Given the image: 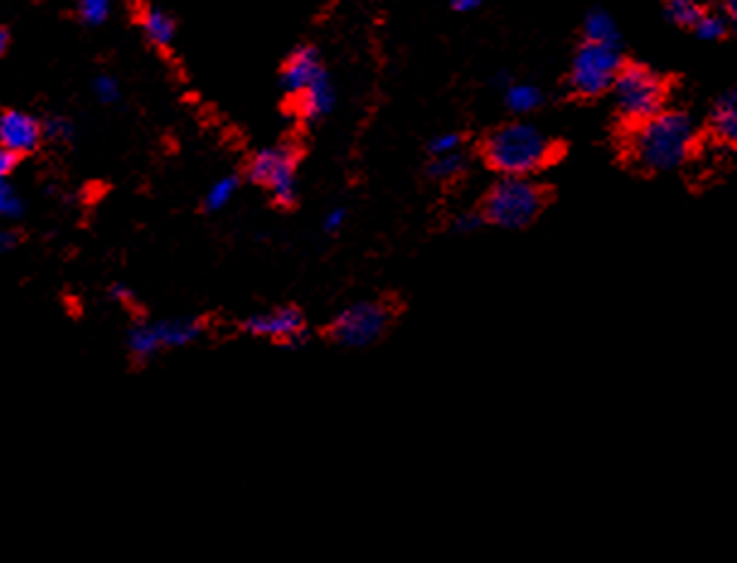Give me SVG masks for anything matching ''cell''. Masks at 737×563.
I'll return each instance as SVG.
<instances>
[{"mask_svg": "<svg viewBox=\"0 0 737 563\" xmlns=\"http://www.w3.org/2000/svg\"><path fill=\"white\" fill-rule=\"evenodd\" d=\"M467 171V159H463V153H449V156H435L433 163L427 168V175L433 180H439V183H449V180L463 175Z\"/></svg>", "mask_w": 737, "mask_h": 563, "instance_id": "ac0fdd59", "label": "cell"}, {"mask_svg": "<svg viewBox=\"0 0 737 563\" xmlns=\"http://www.w3.org/2000/svg\"><path fill=\"white\" fill-rule=\"evenodd\" d=\"M247 177L265 187L277 207H291L299 193V153L293 146L281 143L257 151L247 163Z\"/></svg>", "mask_w": 737, "mask_h": 563, "instance_id": "8992f818", "label": "cell"}, {"mask_svg": "<svg viewBox=\"0 0 737 563\" xmlns=\"http://www.w3.org/2000/svg\"><path fill=\"white\" fill-rule=\"evenodd\" d=\"M505 105L515 112V115H531L543 103V95L537 85L531 83H509L505 90Z\"/></svg>", "mask_w": 737, "mask_h": 563, "instance_id": "2e32d148", "label": "cell"}, {"mask_svg": "<svg viewBox=\"0 0 737 563\" xmlns=\"http://www.w3.org/2000/svg\"><path fill=\"white\" fill-rule=\"evenodd\" d=\"M93 93L100 100L102 105H115L119 95H122V88L117 83V78L112 76H97L93 81Z\"/></svg>", "mask_w": 737, "mask_h": 563, "instance_id": "d4e9b609", "label": "cell"}, {"mask_svg": "<svg viewBox=\"0 0 737 563\" xmlns=\"http://www.w3.org/2000/svg\"><path fill=\"white\" fill-rule=\"evenodd\" d=\"M141 30L153 47L168 49L175 42V20L163 8H146L141 15Z\"/></svg>", "mask_w": 737, "mask_h": 563, "instance_id": "4fadbf2b", "label": "cell"}, {"mask_svg": "<svg viewBox=\"0 0 737 563\" xmlns=\"http://www.w3.org/2000/svg\"><path fill=\"white\" fill-rule=\"evenodd\" d=\"M609 93L614 97L619 115L636 127L665 110L667 88L663 78L648 66H623Z\"/></svg>", "mask_w": 737, "mask_h": 563, "instance_id": "277c9868", "label": "cell"}, {"mask_svg": "<svg viewBox=\"0 0 737 563\" xmlns=\"http://www.w3.org/2000/svg\"><path fill=\"white\" fill-rule=\"evenodd\" d=\"M345 221H347V211L343 207H333L323 217V231L325 233H337L339 229L345 227Z\"/></svg>", "mask_w": 737, "mask_h": 563, "instance_id": "4316f807", "label": "cell"}, {"mask_svg": "<svg viewBox=\"0 0 737 563\" xmlns=\"http://www.w3.org/2000/svg\"><path fill=\"white\" fill-rule=\"evenodd\" d=\"M629 149L643 171L670 173L689 161L696 149V127L679 110H660L650 119L636 124Z\"/></svg>", "mask_w": 737, "mask_h": 563, "instance_id": "6da1fadb", "label": "cell"}, {"mask_svg": "<svg viewBox=\"0 0 737 563\" xmlns=\"http://www.w3.org/2000/svg\"><path fill=\"white\" fill-rule=\"evenodd\" d=\"M391 319L393 311L389 303L357 301L353 307L337 313L331 329H327V335H331V341L337 345L359 351V347H369L381 341L385 331H389Z\"/></svg>", "mask_w": 737, "mask_h": 563, "instance_id": "52a82bcc", "label": "cell"}, {"mask_svg": "<svg viewBox=\"0 0 737 563\" xmlns=\"http://www.w3.org/2000/svg\"><path fill=\"white\" fill-rule=\"evenodd\" d=\"M461 151V137L459 134H439V137H435L433 141H429V153H433V159L435 156H449V153H457Z\"/></svg>", "mask_w": 737, "mask_h": 563, "instance_id": "484cf974", "label": "cell"}, {"mask_svg": "<svg viewBox=\"0 0 737 563\" xmlns=\"http://www.w3.org/2000/svg\"><path fill=\"white\" fill-rule=\"evenodd\" d=\"M10 47V32L8 30H0V59H3L5 51Z\"/></svg>", "mask_w": 737, "mask_h": 563, "instance_id": "d6a6232c", "label": "cell"}, {"mask_svg": "<svg viewBox=\"0 0 737 563\" xmlns=\"http://www.w3.org/2000/svg\"><path fill=\"white\" fill-rule=\"evenodd\" d=\"M110 297L119 301V303H131L134 301V291L127 285H115L110 289Z\"/></svg>", "mask_w": 737, "mask_h": 563, "instance_id": "f546056e", "label": "cell"}, {"mask_svg": "<svg viewBox=\"0 0 737 563\" xmlns=\"http://www.w3.org/2000/svg\"><path fill=\"white\" fill-rule=\"evenodd\" d=\"M725 20L737 30V0H725Z\"/></svg>", "mask_w": 737, "mask_h": 563, "instance_id": "1f68e13d", "label": "cell"}, {"mask_svg": "<svg viewBox=\"0 0 737 563\" xmlns=\"http://www.w3.org/2000/svg\"><path fill=\"white\" fill-rule=\"evenodd\" d=\"M585 42H592V44H609V47H619V27L614 18L604 10H592L585 18Z\"/></svg>", "mask_w": 737, "mask_h": 563, "instance_id": "9a60e30c", "label": "cell"}, {"mask_svg": "<svg viewBox=\"0 0 737 563\" xmlns=\"http://www.w3.org/2000/svg\"><path fill=\"white\" fill-rule=\"evenodd\" d=\"M543 207L541 187L531 177H500L483 202L485 223L517 231L529 227Z\"/></svg>", "mask_w": 737, "mask_h": 563, "instance_id": "3957f363", "label": "cell"}, {"mask_svg": "<svg viewBox=\"0 0 737 563\" xmlns=\"http://www.w3.org/2000/svg\"><path fill=\"white\" fill-rule=\"evenodd\" d=\"M621 69L623 61L619 47L585 42L583 47L577 49L571 66V85L577 95L597 97L602 93H609Z\"/></svg>", "mask_w": 737, "mask_h": 563, "instance_id": "ba28073f", "label": "cell"}, {"mask_svg": "<svg viewBox=\"0 0 737 563\" xmlns=\"http://www.w3.org/2000/svg\"><path fill=\"white\" fill-rule=\"evenodd\" d=\"M483 223H485L483 211H459L457 217L451 219L449 229L453 233H459V235H469V233H475L479 229H483Z\"/></svg>", "mask_w": 737, "mask_h": 563, "instance_id": "cb8c5ba5", "label": "cell"}, {"mask_svg": "<svg viewBox=\"0 0 737 563\" xmlns=\"http://www.w3.org/2000/svg\"><path fill=\"white\" fill-rule=\"evenodd\" d=\"M115 3L117 0H76V10L78 18H81L85 25L97 27L102 22L110 20Z\"/></svg>", "mask_w": 737, "mask_h": 563, "instance_id": "ffe728a7", "label": "cell"}, {"mask_svg": "<svg viewBox=\"0 0 737 563\" xmlns=\"http://www.w3.org/2000/svg\"><path fill=\"white\" fill-rule=\"evenodd\" d=\"M18 159L13 153H8L5 149H0V183H10V175L15 171Z\"/></svg>", "mask_w": 737, "mask_h": 563, "instance_id": "83f0119b", "label": "cell"}, {"mask_svg": "<svg viewBox=\"0 0 737 563\" xmlns=\"http://www.w3.org/2000/svg\"><path fill=\"white\" fill-rule=\"evenodd\" d=\"M44 139V127L37 117L20 110H8L0 115V149L8 153L27 156Z\"/></svg>", "mask_w": 737, "mask_h": 563, "instance_id": "30bf717a", "label": "cell"}, {"mask_svg": "<svg viewBox=\"0 0 737 563\" xmlns=\"http://www.w3.org/2000/svg\"><path fill=\"white\" fill-rule=\"evenodd\" d=\"M44 127V139H49L54 143H68L76 137V127L68 117H49L47 122H42Z\"/></svg>", "mask_w": 737, "mask_h": 563, "instance_id": "603a6c76", "label": "cell"}, {"mask_svg": "<svg viewBox=\"0 0 737 563\" xmlns=\"http://www.w3.org/2000/svg\"><path fill=\"white\" fill-rule=\"evenodd\" d=\"M243 331L253 337H265V341H275L285 347H293V351L303 347L306 341H309L303 317L293 307L253 313V317H247L243 321Z\"/></svg>", "mask_w": 737, "mask_h": 563, "instance_id": "9c48e42d", "label": "cell"}, {"mask_svg": "<svg viewBox=\"0 0 737 563\" xmlns=\"http://www.w3.org/2000/svg\"><path fill=\"white\" fill-rule=\"evenodd\" d=\"M711 129L723 143L737 146V90L725 93L713 107Z\"/></svg>", "mask_w": 737, "mask_h": 563, "instance_id": "5bb4252c", "label": "cell"}, {"mask_svg": "<svg viewBox=\"0 0 737 563\" xmlns=\"http://www.w3.org/2000/svg\"><path fill=\"white\" fill-rule=\"evenodd\" d=\"M704 13L706 10L701 8L696 0H670V3H667V18H670L679 27L694 30L699 18Z\"/></svg>", "mask_w": 737, "mask_h": 563, "instance_id": "d6986e66", "label": "cell"}, {"mask_svg": "<svg viewBox=\"0 0 737 563\" xmlns=\"http://www.w3.org/2000/svg\"><path fill=\"white\" fill-rule=\"evenodd\" d=\"M293 100H297V112L303 119H309V122L323 119L335 105V90H333L331 78H327V73H321L299 97H293Z\"/></svg>", "mask_w": 737, "mask_h": 563, "instance_id": "7c38bea8", "label": "cell"}, {"mask_svg": "<svg viewBox=\"0 0 737 563\" xmlns=\"http://www.w3.org/2000/svg\"><path fill=\"white\" fill-rule=\"evenodd\" d=\"M483 156L500 177H531L549 165L553 143L529 122H509L485 139Z\"/></svg>", "mask_w": 737, "mask_h": 563, "instance_id": "7a4b0ae2", "label": "cell"}, {"mask_svg": "<svg viewBox=\"0 0 737 563\" xmlns=\"http://www.w3.org/2000/svg\"><path fill=\"white\" fill-rule=\"evenodd\" d=\"M238 177L235 175H226V177H219L217 183H214L209 189H207V195H204V209L207 211H221L226 209L233 202L235 193H238Z\"/></svg>", "mask_w": 737, "mask_h": 563, "instance_id": "e0dca14e", "label": "cell"}, {"mask_svg": "<svg viewBox=\"0 0 737 563\" xmlns=\"http://www.w3.org/2000/svg\"><path fill=\"white\" fill-rule=\"evenodd\" d=\"M321 73H325V69L319 59V51L313 47H299L291 51L285 69H281V88H285L289 97H299Z\"/></svg>", "mask_w": 737, "mask_h": 563, "instance_id": "8fae6325", "label": "cell"}, {"mask_svg": "<svg viewBox=\"0 0 737 563\" xmlns=\"http://www.w3.org/2000/svg\"><path fill=\"white\" fill-rule=\"evenodd\" d=\"M449 3L457 13H473L475 8H481L483 0H449Z\"/></svg>", "mask_w": 737, "mask_h": 563, "instance_id": "4dcf8cb0", "label": "cell"}, {"mask_svg": "<svg viewBox=\"0 0 737 563\" xmlns=\"http://www.w3.org/2000/svg\"><path fill=\"white\" fill-rule=\"evenodd\" d=\"M204 335L199 319H165V321H136L127 333V351L136 363H151L163 351H180L197 343Z\"/></svg>", "mask_w": 737, "mask_h": 563, "instance_id": "5b68a950", "label": "cell"}, {"mask_svg": "<svg viewBox=\"0 0 737 563\" xmlns=\"http://www.w3.org/2000/svg\"><path fill=\"white\" fill-rule=\"evenodd\" d=\"M694 32L699 39L704 42H718L723 39L725 32H728V20L723 15H713V13H704L699 18V22L694 25Z\"/></svg>", "mask_w": 737, "mask_h": 563, "instance_id": "7402d4cb", "label": "cell"}, {"mask_svg": "<svg viewBox=\"0 0 737 563\" xmlns=\"http://www.w3.org/2000/svg\"><path fill=\"white\" fill-rule=\"evenodd\" d=\"M25 214V202L10 183H0V221H18Z\"/></svg>", "mask_w": 737, "mask_h": 563, "instance_id": "44dd1931", "label": "cell"}, {"mask_svg": "<svg viewBox=\"0 0 737 563\" xmlns=\"http://www.w3.org/2000/svg\"><path fill=\"white\" fill-rule=\"evenodd\" d=\"M18 245V233L0 221V253H10Z\"/></svg>", "mask_w": 737, "mask_h": 563, "instance_id": "f1b7e54d", "label": "cell"}]
</instances>
